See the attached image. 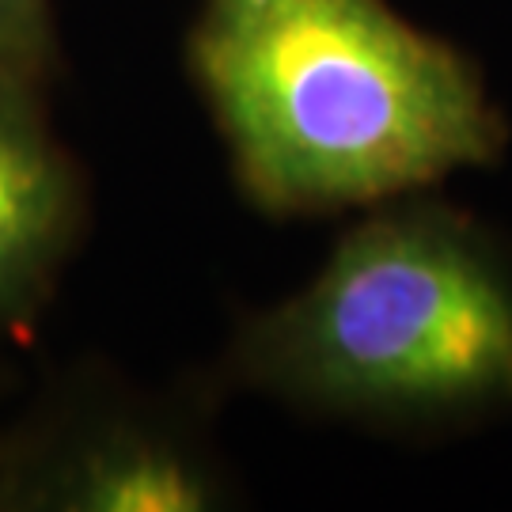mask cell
I'll list each match as a JSON object with an SVG mask.
<instances>
[{
  "label": "cell",
  "mask_w": 512,
  "mask_h": 512,
  "mask_svg": "<svg viewBox=\"0 0 512 512\" xmlns=\"http://www.w3.org/2000/svg\"><path fill=\"white\" fill-rule=\"evenodd\" d=\"M194 65L270 209L406 194L505 145L467 57L384 0H205Z\"/></svg>",
  "instance_id": "obj_1"
},
{
  "label": "cell",
  "mask_w": 512,
  "mask_h": 512,
  "mask_svg": "<svg viewBox=\"0 0 512 512\" xmlns=\"http://www.w3.org/2000/svg\"><path fill=\"white\" fill-rule=\"evenodd\" d=\"M251 384L293 403L429 421L512 403V270L437 205L349 232L300 296L236 346Z\"/></svg>",
  "instance_id": "obj_2"
},
{
  "label": "cell",
  "mask_w": 512,
  "mask_h": 512,
  "mask_svg": "<svg viewBox=\"0 0 512 512\" xmlns=\"http://www.w3.org/2000/svg\"><path fill=\"white\" fill-rule=\"evenodd\" d=\"M35 92L38 80L0 73V327L35 315L80 220L73 164Z\"/></svg>",
  "instance_id": "obj_3"
},
{
  "label": "cell",
  "mask_w": 512,
  "mask_h": 512,
  "mask_svg": "<svg viewBox=\"0 0 512 512\" xmlns=\"http://www.w3.org/2000/svg\"><path fill=\"white\" fill-rule=\"evenodd\" d=\"M35 501L76 512H186L213 505V482L175 440L114 421L88 429L46 467Z\"/></svg>",
  "instance_id": "obj_4"
},
{
  "label": "cell",
  "mask_w": 512,
  "mask_h": 512,
  "mask_svg": "<svg viewBox=\"0 0 512 512\" xmlns=\"http://www.w3.org/2000/svg\"><path fill=\"white\" fill-rule=\"evenodd\" d=\"M54 57L50 0H0V73L38 80Z\"/></svg>",
  "instance_id": "obj_5"
}]
</instances>
